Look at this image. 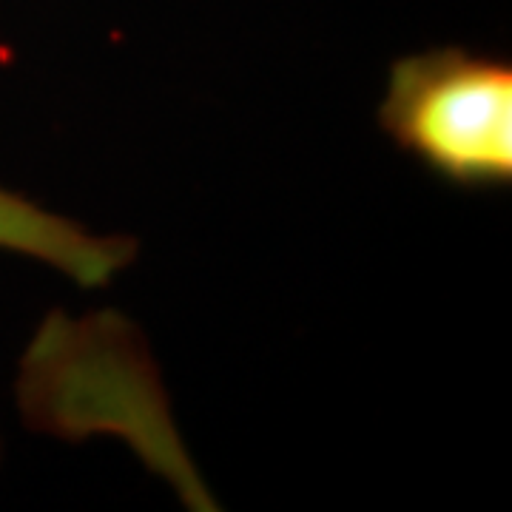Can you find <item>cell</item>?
<instances>
[{
  "label": "cell",
  "instance_id": "2",
  "mask_svg": "<svg viewBox=\"0 0 512 512\" xmlns=\"http://www.w3.org/2000/svg\"><path fill=\"white\" fill-rule=\"evenodd\" d=\"M0 251L29 256L69 276L80 288H103L137 256L128 237H94L18 191L0 188Z\"/></svg>",
  "mask_w": 512,
  "mask_h": 512
},
{
  "label": "cell",
  "instance_id": "1",
  "mask_svg": "<svg viewBox=\"0 0 512 512\" xmlns=\"http://www.w3.org/2000/svg\"><path fill=\"white\" fill-rule=\"evenodd\" d=\"M379 128L436 180L461 191L512 185V63L464 46L399 57Z\"/></svg>",
  "mask_w": 512,
  "mask_h": 512
}]
</instances>
